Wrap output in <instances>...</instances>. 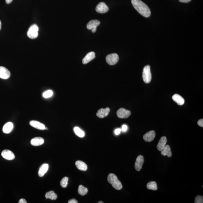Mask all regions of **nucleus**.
Returning a JSON list of instances; mask_svg holds the SVG:
<instances>
[{
    "instance_id": "obj_14",
    "label": "nucleus",
    "mask_w": 203,
    "mask_h": 203,
    "mask_svg": "<svg viewBox=\"0 0 203 203\" xmlns=\"http://www.w3.org/2000/svg\"><path fill=\"white\" fill-rule=\"evenodd\" d=\"M30 125L34 128L37 129L38 130H45V125L38 121L32 120L30 122Z\"/></svg>"
},
{
    "instance_id": "obj_13",
    "label": "nucleus",
    "mask_w": 203,
    "mask_h": 203,
    "mask_svg": "<svg viewBox=\"0 0 203 203\" xmlns=\"http://www.w3.org/2000/svg\"><path fill=\"white\" fill-rule=\"evenodd\" d=\"M155 132L154 131H151L147 133L143 136L144 140L147 142H151L154 140L155 137Z\"/></svg>"
},
{
    "instance_id": "obj_36",
    "label": "nucleus",
    "mask_w": 203,
    "mask_h": 203,
    "mask_svg": "<svg viewBox=\"0 0 203 203\" xmlns=\"http://www.w3.org/2000/svg\"><path fill=\"white\" fill-rule=\"evenodd\" d=\"M13 1V0H5L7 4H10Z\"/></svg>"
},
{
    "instance_id": "obj_18",
    "label": "nucleus",
    "mask_w": 203,
    "mask_h": 203,
    "mask_svg": "<svg viewBox=\"0 0 203 203\" xmlns=\"http://www.w3.org/2000/svg\"><path fill=\"white\" fill-rule=\"evenodd\" d=\"M14 125L12 122H8L6 123L3 126L2 131L5 134H9L13 130Z\"/></svg>"
},
{
    "instance_id": "obj_6",
    "label": "nucleus",
    "mask_w": 203,
    "mask_h": 203,
    "mask_svg": "<svg viewBox=\"0 0 203 203\" xmlns=\"http://www.w3.org/2000/svg\"><path fill=\"white\" fill-rule=\"evenodd\" d=\"M131 114V112L129 110H126L123 108L119 109L117 112L118 117L120 119H126L129 117Z\"/></svg>"
},
{
    "instance_id": "obj_28",
    "label": "nucleus",
    "mask_w": 203,
    "mask_h": 203,
    "mask_svg": "<svg viewBox=\"0 0 203 203\" xmlns=\"http://www.w3.org/2000/svg\"><path fill=\"white\" fill-rule=\"evenodd\" d=\"M53 95V92L51 90L46 91L43 93V96L45 98H48L51 97Z\"/></svg>"
},
{
    "instance_id": "obj_34",
    "label": "nucleus",
    "mask_w": 203,
    "mask_h": 203,
    "mask_svg": "<svg viewBox=\"0 0 203 203\" xmlns=\"http://www.w3.org/2000/svg\"><path fill=\"white\" fill-rule=\"evenodd\" d=\"M19 203H27V202L26 200L25 199H21L20 200L19 202Z\"/></svg>"
},
{
    "instance_id": "obj_27",
    "label": "nucleus",
    "mask_w": 203,
    "mask_h": 203,
    "mask_svg": "<svg viewBox=\"0 0 203 203\" xmlns=\"http://www.w3.org/2000/svg\"><path fill=\"white\" fill-rule=\"evenodd\" d=\"M69 178L67 177H64L62 179L60 182V185L63 188H66L67 187L68 182Z\"/></svg>"
},
{
    "instance_id": "obj_33",
    "label": "nucleus",
    "mask_w": 203,
    "mask_h": 203,
    "mask_svg": "<svg viewBox=\"0 0 203 203\" xmlns=\"http://www.w3.org/2000/svg\"><path fill=\"white\" fill-rule=\"evenodd\" d=\"M68 203H78V201L76 200L75 199H72L68 201Z\"/></svg>"
},
{
    "instance_id": "obj_32",
    "label": "nucleus",
    "mask_w": 203,
    "mask_h": 203,
    "mask_svg": "<svg viewBox=\"0 0 203 203\" xmlns=\"http://www.w3.org/2000/svg\"><path fill=\"white\" fill-rule=\"evenodd\" d=\"M127 129H128V126H127V125H123L122 126V130L123 131L125 132L127 131Z\"/></svg>"
},
{
    "instance_id": "obj_11",
    "label": "nucleus",
    "mask_w": 203,
    "mask_h": 203,
    "mask_svg": "<svg viewBox=\"0 0 203 203\" xmlns=\"http://www.w3.org/2000/svg\"><path fill=\"white\" fill-rule=\"evenodd\" d=\"M1 155L4 159L8 160H12L15 158L14 154L9 150H4L1 153Z\"/></svg>"
},
{
    "instance_id": "obj_22",
    "label": "nucleus",
    "mask_w": 203,
    "mask_h": 203,
    "mask_svg": "<svg viewBox=\"0 0 203 203\" xmlns=\"http://www.w3.org/2000/svg\"><path fill=\"white\" fill-rule=\"evenodd\" d=\"M76 166L78 169L81 171H86L87 170V166L84 162L81 161H77L75 163Z\"/></svg>"
},
{
    "instance_id": "obj_7",
    "label": "nucleus",
    "mask_w": 203,
    "mask_h": 203,
    "mask_svg": "<svg viewBox=\"0 0 203 203\" xmlns=\"http://www.w3.org/2000/svg\"><path fill=\"white\" fill-rule=\"evenodd\" d=\"M100 24V22L97 20H91L87 25L88 29L92 30V32L95 33L96 31V28Z\"/></svg>"
},
{
    "instance_id": "obj_5",
    "label": "nucleus",
    "mask_w": 203,
    "mask_h": 203,
    "mask_svg": "<svg viewBox=\"0 0 203 203\" xmlns=\"http://www.w3.org/2000/svg\"><path fill=\"white\" fill-rule=\"evenodd\" d=\"M106 60L107 63L109 65H114L119 61V56L115 53L111 54L107 56Z\"/></svg>"
},
{
    "instance_id": "obj_37",
    "label": "nucleus",
    "mask_w": 203,
    "mask_h": 203,
    "mask_svg": "<svg viewBox=\"0 0 203 203\" xmlns=\"http://www.w3.org/2000/svg\"><path fill=\"white\" fill-rule=\"evenodd\" d=\"M1 25H2L1 22V20H0V30H1Z\"/></svg>"
},
{
    "instance_id": "obj_35",
    "label": "nucleus",
    "mask_w": 203,
    "mask_h": 203,
    "mask_svg": "<svg viewBox=\"0 0 203 203\" xmlns=\"http://www.w3.org/2000/svg\"><path fill=\"white\" fill-rule=\"evenodd\" d=\"M191 0H179L180 2L183 3H188Z\"/></svg>"
},
{
    "instance_id": "obj_15",
    "label": "nucleus",
    "mask_w": 203,
    "mask_h": 203,
    "mask_svg": "<svg viewBox=\"0 0 203 203\" xmlns=\"http://www.w3.org/2000/svg\"><path fill=\"white\" fill-rule=\"evenodd\" d=\"M44 140L40 137L34 138L31 140V143L33 146H40L44 143Z\"/></svg>"
},
{
    "instance_id": "obj_9",
    "label": "nucleus",
    "mask_w": 203,
    "mask_h": 203,
    "mask_svg": "<svg viewBox=\"0 0 203 203\" xmlns=\"http://www.w3.org/2000/svg\"><path fill=\"white\" fill-rule=\"evenodd\" d=\"M144 162V158L143 156L139 155L136 159L135 164V168L136 170L137 171L140 170L143 166Z\"/></svg>"
},
{
    "instance_id": "obj_31",
    "label": "nucleus",
    "mask_w": 203,
    "mask_h": 203,
    "mask_svg": "<svg viewBox=\"0 0 203 203\" xmlns=\"http://www.w3.org/2000/svg\"><path fill=\"white\" fill-rule=\"evenodd\" d=\"M198 125L199 126H200L203 127V119H201L199 120L198 122Z\"/></svg>"
},
{
    "instance_id": "obj_1",
    "label": "nucleus",
    "mask_w": 203,
    "mask_h": 203,
    "mask_svg": "<svg viewBox=\"0 0 203 203\" xmlns=\"http://www.w3.org/2000/svg\"><path fill=\"white\" fill-rule=\"evenodd\" d=\"M132 4L135 9L145 17H149L151 15L150 9L145 3L141 0H132Z\"/></svg>"
},
{
    "instance_id": "obj_4",
    "label": "nucleus",
    "mask_w": 203,
    "mask_h": 203,
    "mask_svg": "<svg viewBox=\"0 0 203 203\" xmlns=\"http://www.w3.org/2000/svg\"><path fill=\"white\" fill-rule=\"evenodd\" d=\"M39 27L34 24L30 27L27 33V36L31 39H35L38 36Z\"/></svg>"
},
{
    "instance_id": "obj_8",
    "label": "nucleus",
    "mask_w": 203,
    "mask_h": 203,
    "mask_svg": "<svg viewBox=\"0 0 203 203\" xmlns=\"http://www.w3.org/2000/svg\"><path fill=\"white\" fill-rule=\"evenodd\" d=\"M11 73L10 71L4 67L0 66V78L7 79L10 78Z\"/></svg>"
},
{
    "instance_id": "obj_21",
    "label": "nucleus",
    "mask_w": 203,
    "mask_h": 203,
    "mask_svg": "<svg viewBox=\"0 0 203 203\" xmlns=\"http://www.w3.org/2000/svg\"><path fill=\"white\" fill-rule=\"evenodd\" d=\"M161 154L163 156H167L168 157H172V153L170 146L169 145H166L161 151Z\"/></svg>"
},
{
    "instance_id": "obj_38",
    "label": "nucleus",
    "mask_w": 203,
    "mask_h": 203,
    "mask_svg": "<svg viewBox=\"0 0 203 203\" xmlns=\"http://www.w3.org/2000/svg\"><path fill=\"white\" fill-rule=\"evenodd\" d=\"M104 202H103L102 201H99V202H98V203H104Z\"/></svg>"
},
{
    "instance_id": "obj_19",
    "label": "nucleus",
    "mask_w": 203,
    "mask_h": 203,
    "mask_svg": "<svg viewBox=\"0 0 203 203\" xmlns=\"http://www.w3.org/2000/svg\"><path fill=\"white\" fill-rule=\"evenodd\" d=\"M167 139L166 137H163L159 140L157 146V149L159 151H161L166 146Z\"/></svg>"
},
{
    "instance_id": "obj_17",
    "label": "nucleus",
    "mask_w": 203,
    "mask_h": 203,
    "mask_svg": "<svg viewBox=\"0 0 203 203\" xmlns=\"http://www.w3.org/2000/svg\"><path fill=\"white\" fill-rule=\"evenodd\" d=\"M48 169H49V165L48 164L45 163L42 164L39 168L38 172L39 176L41 177H43L47 172Z\"/></svg>"
},
{
    "instance_id": "obj_29",
    "label": "nucleus",
    "mask_w": 203,
    "mask_h": 203,
    "mask_svg": "<svg viewBox=\"0 0 203 203\" xmlns=\"http://www.w3.org/2000/svg\"><path fill=\"white\" fill-rule=\"evenodd\" d=\"M195 203H203V197L201 195H198L196 197L195 199Z\"/></svg>"
},
{
    "instance_id": "obj_10",
    "label": "nucleus",
    "mask_w": 203,
    "mask_h": 203,
    "mask_svg": "<svg viewBox=\"0 0 203 203\" xmlns=\"http://www.w3.org/2000/svg\"><path fill=\"white\" fill-rule=\"evenodd\" d=\"M96 11L100 13H105L108 11L109 8L105 3L103 2L99 3L97 6Z\"/></svg>"
},
{
    "instance_id": "obj_3",
    "label": "nucleus",
    "mask_w": 203,
    "mask_h": 203,
    "mask_svg": "<svg viewBox=\"0 0 203 203\" xmlns=\"http://www.w3.org/2000/svg\"><path fill=\"white\" fill-rule=\"evenodd\" d=\"M143 79L144 82L147 84H148L151 82L152 80V75L151 72L150 66L149 65H147L144 68Z\"/></svg>"
},
{
    "instance_id": "obj_20",
    "label": "nucleus",
    "mask_w": 203,
    "mask_h": 203,
    "mask_svg": "<svg viewBox=\"0 0 203 203\" xmlns=\"http://www.w3.org/2000/svg\"><path fill=\"white\" fill-rule=\"evenodd\" d=\"M172 99L179 105H182L184 104L185 100L184 98L177 94L173 95L172 96Z\"/></svg>"
},
{
    "instance_id": "obj_12",
    "label": "nucleus",
    "mask_w": 203,
    "mask_h": 203,
    "mask_svg": "<svg viewBox=\"0 0 203 203\" xmlns=\"http://www.w3.org/2000/svg\"><path fill=\"white\" fill-rule=\"evenodd\" d=\"M110 111V109L108 107L106 108H101L98 110L96 116L100 118H104L108 116Z\"/></svg>"
},
{
    "instance_id": "obj_26",
    "label": "nucleus",
    "mask_w": 203,
    "mask_h": 203,
    "mask_svg": "<svg viewBox=\"0 0 203 203\" xmlns=\"http://www.w3.org/2000/svg\"><path fill=\"white\" fill-rule=\"evenodd\" d=\"M74 131L75 134L77 136L81 138H83L84 137L85 133L84 131H82L81 129H80L78 127H75L74 128Z\"/></svg>"
},
{
    "instance_id": "obj_23",
    "label": "nucleus",
    "mask_w": 203,
    "mask_h": 203,
    "mask_svg": "<svg viewBox=\"0 0 203 203\" xmlns=\"http://www.w3.org/2000/svg\"><path fill=\"white\" fill-rule=\"evenodd\" d=\"M47 199H49L52 200H55L57 198V195L53 191L47 192L45 195Z\"/></svg>"
},
{
    "instance_id": "obj_25",
    "label": "nucleus",
    "mask_w": 203,
    "mask_h": 203,
    "mask_svg": "<svg viewBox=\"0 0 203 203\" xmlns=\"http://www.w3.org/2000/svg\"><path fill=\"white\" fill-rule=\"evenodd\" d=\"M78 193L81 196H84V195L87 194L88 189L87 188L83 186L80 185L79 186Z\"/></svg>"
},
{
    "instance_id": "obj_39",
    "label": "nucleus",
    "mask_w": 203,
    "mask_h": 203,
    "mask_svg": "<svg viewBox=\"0 0 203 203\" xmlns=\"http://www.w3.org/2000/svg\"><path fill=\"white\" fill-rule=\"evenodd\" d=\"M45 130H48V128H45Z\"/></svg>"
},
{
    "instance_id": "obj_2",
    "label": "nucleus",
    "mask_w": 203,
    "mask_h": 203,
    "mask_svg": "<svg viewBox=\"0 0 203 203\" xmlns=\"http://www.w3.org/2000/svg\"><path fill=\"white\" fill-rule=\"evenodd\" d=\"M108 181L112 185V186L117 190H120L123 186L121 182L119 181L117 176L114 174L110 173L108 176Z\"/></svg>"
},
{
    "instance_id": "obj_30",
    "label": "nucleus",
    "mask_w": 203,
    "mask_h": 203,
    "mask_svg": "<svg viewBox=\"0 0 203 203\" xmlns=\"http://www.w3.org/2000/svg\"><path fill=\"white\" fill-rule=\"evenodd\" d=\"M121 131H122V130L120 128L117 129L115 130L114 131L115 134H116V135H118L120 134Z\"/></svg>"
},
{
    "instance_id": "obj_24",
    "label": "nucleus",
    "mask_w": 203,
    "mask_h": 203,
    "mask_svg": "<svg viewBox=\"0 0 203 203\" xmlns=\"http://www.w3.org/2000/svg\"><path fill=\"white\" fill-rule=\"evenodd\" d=\"M147 188L149 190L155 191L157 190V183L155 181H151L147 185Z\"/></svg>"
},
{
    "instance_id": "obj_16",
    "label": "nucleus",
    "mask_w": 203,
    "mask_h": 203,
    "mask_svg": "<svg viewBox=\"0 0 203 203\" xmlns=\"http://www.w3.org/2000/svg\"><path fill=\"white\" fill-rule=\"evenodd\" d=\"M95 58V54L93 52L88 53L86 57L83 59V63L85 64L93 60Z\"/></svg>"
}]
</instances>
